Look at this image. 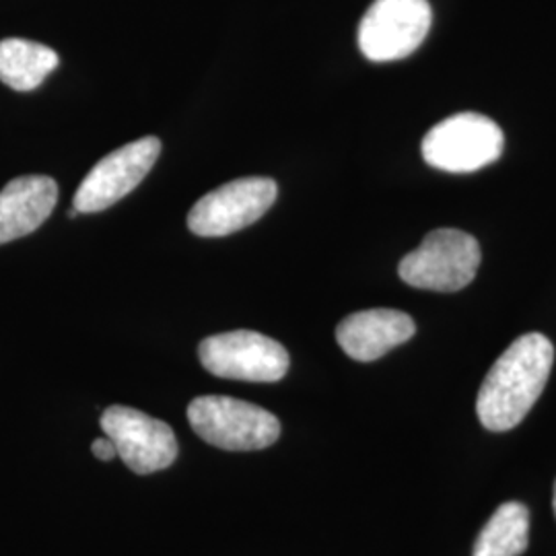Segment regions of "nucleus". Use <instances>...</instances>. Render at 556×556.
I'll use <instances>...</instances> for the list:
<instances>
[{"label": "nucleus", "mask_w": 556, "mask_h": 556, "mask_svg": "<svg viewBox=\"0 0 556 556\" xmlns=\"http://www.w3.org/2000/svg\"><path fill=\"white\" fill-rule=\"evenodd\" d=\"M555 363L544 334H523L497 358L480 386L477 413L484 429L503 433L517 427L542 396Z\"/></svg>", "instance_id": "obj_1"}, {"label": "nucleus", "mask_w": 556, "mask_h": 556, "mask_svg": "<svg viewBox=\"0 0 556 556\" xmlns=\"http://www.w3.org/2000/svg\"><path fill=\"white\" fill-rule=\"evenodd\" d=\"M194 433L225 452H256L280 435L278 418L256 404L229 396H200L188 406Z\"/></svg>", "instance_id": "obj_2"}, {"label": "nucleus", "mask_w": 556, "mask_h": 556, "mask_svg": "<svg viewBox=\"0 0 556 556\" xmlns=\"http://www.w3.org/2000/svg\"><path fill=\"white\" fill-rule=\"evenodd\" d=\"M478 266L477 239L459 229H438L402 258L397 275L415 289L454 293L475 280Z\"/></svg>", "instance_id": "obj_3"}, {"label": "nucleus", "mask_w": 556, "mask_h": 556, "mask_svg": "<svg viewBox=\"0 0 556 556\" xmlns=\"http://www.w3.org/2000/svg\"><path fill=\"white\" fill-rule=\"evenodd\" d=\"M505 147L497 122L482 114L462 112L441 119L422 139L425 161L450 174L478 172L501 157Z\"/></svg>", "instance_id": "obj_4"}, {"label": "nucleus", "mask_w": 556, "mask_h": 556, "mask_svg": "<svg viewBox=\"0 0 556 556\" xmlns=\"http://www.w3.org/2000/svg\"><path fill=\"white\" fill-rule=\"evenodd\" d=\"M433 23L429 0H376L358 23V48L371 62H392L417 52Z\"/></svg>", "instance_id": "obj_5"}, {"label": "nucleus", "mask_w": 556, "mask_h": 556, "mask_svg": "<svg viewBox=\"0 0 556 556\" xmlns=\"http://www.w3.org/2000/svg\"><path fill=\"white\" fill-rule=\"evenodd\" d=\"M202 367L223 379L273 383L289 371V353L275 338L252 330H236L200 342Z\"/></svg>", "instance_id": "obj_6"}, {"label": "nucleus", "mask_w": 556, "mask_h": 556, "mask_svg": "<svg viewBox=\"0 0 556 556\" xmlns=\"http://www.w3.org/2000/svg\"><path fill=\"white\" fill-rule=\"evenodd\" d=\"M270 178H239L208 192L192 206L188 227L199 238H225L262 219L277 200Z\"/></svg>", "instance_id": "obj_7"}, {"label": "nucleus", "mask_w": 556, "mask_h": 556, "mask_svg": "<svg viewBox=\"0 0 556 556\" xmlns=\"http://www.w3.org/2000/svg\"><path fill=\"white\" fill-rule=\"evenodd\" d=\"M161 153L157 137L132 140L98 161L80 181L73 206L79 215L101 213L128 197L153 169Z\"/></svg>", "instance_id": "obj_8"}, {"label": "nucleus", "mask_w": 556, "mask_h": 556, "mask_svg": "<svg viewBox=\"0 0 556 556\" xmlns=\"http://www.w3.org/2000/svg\"><path fill=\"white\" fill-rule=\"evenodd\" d=\"M101 431L116 445L118 457L137 475H155L178 457V441L167 422L130 406H110L101 415Z\"/></svg>", "instance_id": "obj_9"}, {"label": "nucleus", "mask_w": 556, "mask_h": 556, "mask_svg": "<svg viewBox=\"0 0 556 556\" xmlns=\"http://www.w3.org/2000/svg\"><path fill=\"white\" fill-rule=\"evenodd\" d=\"M415 319L397 309H365L338 324L340 349L355 361H378L392 349L415 337Z\"/></svg>", "instance_id": "obj_10"}, {"label": "nucleus", "mask_w": 556, "mask_h": 556, "mask_svg": "<svg viewBox=\"0 0 556 556\" xmlns=\"http://www.w3.org/2000/svg\"><path fill=\"white\" fill-rule=\"evenodd\" d=\"M59 202V184L48 176H23L0 190V245L40 229Z\"/></svg>", "instance_id": "obj_11"}, {"label": "nucleus", "mask_w": 556, "mask_h": 556, "mask_svg": "<svg viewBox=\"0 0 556 556\" xmlns=\"http://www.w3.org/2000/svg\"><path fill=\"white\" fill-rule=\"evenodd\" d=\"M59 64V54L38 41L21 38L0 41V80L15 91L38 89Z\"/></svg>", "instance_id": "obj_12"}, {"label": "nucleus", "mask_w": 556, "mask_h": 556, "mask_svg": "<svg viewBox=\"0 0 556 556\" xmlns=\"http://www.w3.org/2000/svg\"><path fill=\"white\" fill-rule=\"evenodd\" d=\"M530 514L521 503H503L478 534L472 556H519L528 548Z\"/></svg>", "instance_id": "obj_13"}, {"label": "nucleus", "mask_w": 556, "mask_h": 556, "mask_svg": "<svg viewBox=\"0 0 556 556\" xmlns=\"http://www.w3.org/2000/svg\"><path fill=\"white\" fill-rule=\"evenodd\" d=\"M91 452H93V456L101 459V462H110V459L118 457L116 445L112 443V439L108 438L96 439V441H93V445H91Z\"/></svg>", "instance_id": "obj_14"}, {"label": "nucleus", "mask_w": 556, "mask_h": 556, "mask_svg": "<svg viewBox=\"0 0 556 556\" xmlns=\"http://www.w3.org/2000/svg\"><path fill=\"white\" fill-rule=\"evenodd\" d=\"M553 507H555V516H556V482H555V497H553Z\"/></svg>", "instance_id": "obj_15"}]
</instances>
